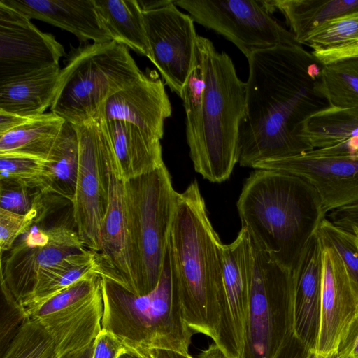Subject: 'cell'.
Instances as JSON below:
<instances>
[{
	"label": "cell",
	"mask_w": 358,
	"mask_h": 358,
	"mask_svg": "<svg viewBox=\"0 0 358 358\" xmlns=\"http://www.w3.org/2000/svg\"><path fill=\"white\" fill-rule=\"evenodd\" d=\"M247 59L238 162L253 168L312 150L300 130L308 117L329 106L319 87L324 66L300 45L257 50Z\"/></svg>",
	"instance_id": "obj_1"
},
{
	"label": "cell",
	"mask_w": 358,
	"mask_h": 358,
	"mask_svg": "<svg viewBox=\"0 0 358 358\" xmlns=\"http://www.w3.org/2000/svg\"><path fill=\"white\" fill-rule=\"evenodd\" d=\"M222 246L192 181L178 194L168 252L187 325L215 343L224 301Z\"/></svg>",
	"instance_id": "obj_2"
},
{
	"label": "cell",
	"mask_w": 358,
	"mask_h": 358,
	"mask_svg": "<svg viewBox=\"0 0 358 358\" xmlns=\"http://www.w3.org/2000/svg\"><path fill=\"white\" fill-rule=\"evenodd\" d=\"M237 209L255 243L292 273L327 217L319 194L288 172L257 169L246 179Z\"/></svg>",
	"instance_id": "obj_3"
},
{
	"label": "cell",
	"mask_w": 358,
	"mask_h": 358,
	"mask_svg": "<svg viewBox=\"0 0 358 358\" xmlns=\"http://www.w3.org/2000/svg\"><path fill=\"white\" fill-rule=\"evenodd\" d=\"M196 55L203 76L199 130L189 148L196 172L212 182H222L238 161L239 129L245 114V83L224 52L198 36Z\"/></svg>",
	"instance_id": "obj_4"
},
{
	"label": "cell",
	"mask_w": 358,
	"mask_h": 358,
	"mask_svg": "<svg viewBox=\"0 0 358 358\" xmlns=\"http://www.w3.org/2000/svg\"><path fill=\"white\" fill-rule=\"evenodd\" d=\"M101 292V329L115 335L131 353L139 358L157 350L189 354L194 334L184 319L168 248L158 284L151 292L136 295L103 277Z\"/></svg>",
	"instance_id": "obj_5"
},
{
	"label": "cell",
	"mask_w": 358,
	"mask_h": 358,
	"mask_svg": "<svg viewBox=\"0 0 358 358\" xmlns=\"http://www.w3.org/2000/svg\"><path fill=\"white\" fill-rule=\"evenodd\" d=\"M142 73L128 48L114 41L71 47L50 110L71 124L85 122Z\"/></svg>",
	"instance_id": "obj_6"
},
{
	"label": "cell",
	"mask_w": 358,
	"mask_h": 358,
	"mask_svg": "<svg viewBox=\"0 0 358 358\" xmlns=\"http://www.w3.org/2000/svg\"><path fill=\"white\" fill-rule=\"evenodd\" d=\"M123 185L138 295H145L158 284L179 193L164 164Z\"/></svg>",
	"instance_id": "obj_7"
},
{
	"label": "cell",
	"mask_w": 358,
	"mask_h": 358,
	"mask_svg": "<svg viewBox=\"0 0 358 358\" xmlns=\"http://www.w3.org/2000/svg\"><path fill=\"white\" fill-rule=\"evenodd\" d=\"M250 306L243 358H275L293 335L292 273L250 236Z\"/></svg>",
	"instance_id": "obj_8"
},
{
	"label": "cell",
	"mask_w": 358,
	"mask_h": 358,
	"mask_svg": "<svg viewBox=\"0 0 358 358\" xmlns=\"http://www.w3.org/2000/svg\"><path fill=\"white\" fill-rule=\"evenodd\" d=\"M78 139V169L71 201L76 232L85 248L100 250V228L106 213L114 155L105 121L99 115L73 124Z\"/></svg>",
	"instance_id": "obj_9"
},
{
	"label": "cell",
	"mask_w": 358,
	"mask_h": 358,
	"mask_svg": "<svg viewBox=\"0 0 358 358\" xmlns=\"http://www.w3.org/2000/svg\"><path fill=\"white\" fill-rule=\"evenodd\" d=\"M101 286L78 304L41 317H27L1 358H62L94 342L101 330Z\"/></svg>",
	"instance_id": "obj_10"
},
{
	"label": "cell",
	"mask_w": 358,
	"mask_h": 358,
	"mask_svg": "<svg viewBox=\"0 0 358 358\" xmlns=\"http://www.w3.org/2000/svg\"><path fill=\"white\" fill-rule=\"evenodd\" d=\"M194 22L224 36L248 58L257 50L299 45L272 17L273 0H179Z\"/></svg>",
	"instance_id": "obj_11"
},
{
	"label": "cell",
	"mask_w": 358,
	"mask_h": 358,
	"mask_svg": "<svg viewBox=\"0 0 358 358\" xmlns=\"http://www.w3.org/2000/svg\"><path fill=\"white\" fill-rule=\"evenodd\" d=\"M13 245L1 263V289L22 306L40 272L86 248L78 233L64 225L31 227Z\"/></svg>",
	"instance_id": "obj_12"
},
{
	"label": "cell",
	"mask_w": 358,
	"mask_h": 358,
	"mask_svg": "<svg viewBox=\"0 0 358 358\" xmlns=\"http://www.w3.org/2000/svg\"><path fill=\"white\" fill-rule=\"evenodd\" d=\"M143 11V10H142ZM151 62L165 85L180 96L196 60L194 20L173 1L162 8L143 11Z\"/></svg>",
	"instance_id": "obj_13"
},
{
	"label": "cell",
	"mask_w": 358,
	"mask_h": 358,
	"mask_svg": "<svg viewBox=\"0 0 358 358\" xmlns=\"http://www.w3.org/2000/svg\"><path fill=\"white\" fill-rule=\"evenodd\" d=\"M65 54L54 36L0 1V85L59 66Z\"/></svg>",
	"instance_id": "obj_14"
},
{
	"label": "cell",
	"mask_w": 358,
	"mask_h": 358,
	"mask_svg": "<svg viewBox=\"0 0 358 358\" xmlns=\"http://www.w3.org/2000/svg\"><path fill=\"white\" fill-rule=\"evenodd\" d=\"M224 301L215 343L227 358H243L250 306V236L242 227L236 238L223 244Z\"/></svg>",
	"instance_id": "obj_15"
},
{
	"label": "cell",
	"mask_w": 358,
	"mask_h": 358,
	"mask_svg": "<svg viewBox=\"0 0 358 358\" xmlns=\"http://www.w3.org/2000/svg\"><path fill=\"white\" fill-rule=\"evenodd\" d=\"M256 169H273L308 180L320 195L324 211L358 204V155H331L312 150L257 164Z\"/></svg>",
	"instance_id": "obj_16"
},
{
	"label": "cell",
	"mask_w": 358,
	"mask_h": 358,
	"mask_svg": "<svg viewBox=\"0 0 358 358\" xmlns=\"http://www.w3.org/2000/svg\"><path fill=\"white\" fill-rule=\"evenodd\" d=\"M322 244L321 319L314 352L334 358L342 338L358 315V296L336 251Z\"/></svg>",
	"instance_id": "obj_17"
},
{
	"label": "cell",
	"mask_w": 358,
	"mask_h": 358,
	"mask_svg": "<svg viewBox=\"0 0 358 358\" xmlns=\"http://www.w3.org/2000/svg\"><path fill=\"white\" fill-rule=\"evenodd\" d=\"M171 113L164 80L155 71L148 69L109 96L101 107L100 116L106 122L130 123L150 138L161 141L164 122Z\"/></svg>",
	"instance_id": "obj_18"
},
{
	"label": "cell",
	"mask_w": 358,
	"mask_h": 358,
	"mask_svg": "<svg viewBox=\"0 0 358 358\" xmlns=\"http://www.w3.org/2000/svg\"><path fill=\"white\" fill-rule=\"evenodd\" d=\"M96 253L101 276L138 295L123 181L113 171L110 178L108 206L100 228V250Z\"/></svg>",
	"instance_id": "obj_19"
},
{
	"label": "cell",
	"mask_w": 358,
	"mask_h": 358,
	"mask_svg": "<svg viewBox=\"0 0 358 358\" xmlns=\"http://www.w3.org/2000/svg\"><path fill=\"white\" fill-rule=\"evenodd\" d=\"M322 244L317 231L292 273V329L311 352L317 345L321 319Z\"/></svg>",
	"instance_id": "obj_20"
},
{
	"label": "cell",
	"mask_w": 358,
	"mask_h": 358,
	"mask_svg": "<svg viewBox=\"0 0 358 358\" xmlns=\"http://www.w3.org/2000/svg\"><path fill=\"white\" fill-rule=\"evenodd\" d=\"M29 20L43 21L75 35L81 42L112 41L103 27L94 0H0Z\"/></svg>",
	"instance_id": "obj_21"
},
{
	"label": "cell",
	"mask_w": 358,
	"mask_h": 358,
	"mask_svg": "<svg viewBox=\"0 0 358 358\" xmlns=\"http://www.w3.org/2000/svg\"><path fill=\"white\" fill-rule=\"evenodd\" d=\"M105 122L114 155L113 172L118 179L125 181L164 164L161 141L150 138L130 123Z\"/></svg>",
	"instance_id": "obj_22"
},
{
	"label": "cell",
	"mask_w": 358,
	"mask_h": 358,
	"mask_svg": "<svg viewBox=\"0 0 358 358\" xmlns=\"http://www.w3.org/2000/svg\"><path fill=\"white\" fill-rule=\"evenodd\" d=\"M60 73L56 66L0 85V110L26 117L44 114L55 98Z\"/></svg>",
	"instance_id": "obj_23"
},
{
	"label": "cell",
	"mask_w": 358,
	"mask_h": 358,
	"mask_svg": "<svg viewBox=\"0 0 358 358\" xmlns=\"http://www.w3.org/2000/svg\"><path fill=\"white\" fill-rule=\"evenodd\" d=\"M100 21L112 41L145 56L151 52L143 11L137 0H94Z\"/></svg>",
	"instance_id": "obj_24"
},
{
	"label": "cell",
	"mask_w": 358,
	"mask_h": 358,
	"mask_svg": "<svg viewBox=\"0 0 358 358\" xmlns=\"http://www.w3.org/2000/svg\"><path fill=\"white\" fill-rule=\"evenodd\" d=\"M299 45L328 21L358 10V0H273Z\"/></svg>",
	"instance_id": "obj_25"
},
{
	"label": "cell",
	"mask_w": 358,
	"mask_h": 358,
	"mask_svg": "<svg viewBox=\"0 0 358 358\" xmlns=\"http://www.w3.org/2000/svg\"><path fill=\"white\" fill-rule=\"evenodd\" d=\"M304 45L324 66L358 59V10L328 21Z\"/></svg>",
	"instance_id": "obj_26"
},
{
	"label": "cell",
	"mask_w": 358,
	"mask_h": 358,
	"mask_svg": "<svg viewBox=\"0 0 358 358\" xmlns=\"http://www.w3.org/2000/svg\"><path fill=\"white\" fill-rule=\"evenodd\" d=\"M101 275L97 253L85 248L69 255L57 264L43 269L23 309L38 305L91 274Z\"/></svg>",
	"instance_id": "obj_27"
},
{
	"label": "cell",
	"mask_w": 358,
	"mask_h": 358,
	"mask_svg": "<svg viewBox=\"0 0 358 358\" xmlns=\"http://www.w3.org/2000/svg\"><path fill=\"white\" fill-rule=\"evenodd\" d=\"M65 122L52 112L30 118L0 136V155L20 154L46 159Z\"/></svg>",
	"instance_id": "obj_28"
},
{
	"label": "cell",
	"mask_w": 358,
	"mask_h": 358,
	"mask_svg": "<svg viewBox=\"0 0 358 358\" xmlns=\"http://www.w3.org/2000/svg\"><path fill=\"white\" fill-rule=\"evenodd\" d=\"M302 140L312 150L331 147L358 136V107L328 106L308 117L302 124Z\"/></svg>",
	"instance_id": "obj_29"
},
{
	"label": "cell",
	"mask_w": 358,
	"mask_h": 358,
	"mask_svg": "<svg viewBox=\"0 0 358 358\" xmlns=\"http://www.w3.org/2000/svg\"><path fill=\"white\" fill-rule=\"evenodd\" d=\"M78 139L73 124L65 122L48 157L50 171L49 194L72 201L78 169Z\"/></svg>",
	"instance_id": "obj_30"
},
{
	"label": "cell",
	"mask_w": 358,
	"mask_h": 358,
	"mask_svg": "<svg viewBox=\"0 0 358 358\" xmlns=\"http://www.w3.org/2000/svg\"><path fill=\"white\" fill-rule=\"evenodd\" d=\"M319 87L329 106L358 107V59L323 66Z\"/></svg>",
	"instance_id": "obj_31"
},
{
	"label": "cell",
	"mask_w": 358,
	"mask_h": 358,
	"mask_svg": "<svg viewBox=\"0 0 358 358\" xmlns=\"http://www.w3.org/2000/svg\"><path fill=\"white\" fill-rule=\"evenodd\" d=\"M50 171L45 159L20 154L0 155V180L49 194Z\"/></svg>",
	"instance_id": "obj_32"
},
{
	"label": "cell",
	"mask_w": 358,
	"mask_h": 358,
	"mask_svg": "<svg viewBox=\"0 0 358 358\" xmlns=\"http://www.w3.org/2000/svg\"><path fill=\"white\" fill-rule=\"evenodd\" d=\"M101 285L100 275L85 276L47 301L24 308L25 317H41L73 306L93 295Z\"/></svg>",
	"instance_id": "obj_33"
},
{
	"label": "cell",
	"mask_w": 358,
	"mask_h": 358,
	"mask_svg": "<svg viewBox=\"0 0 358 358\" xmlns=\"http://www.w3.org/2000/svg\"><path fill=\"white\" fill-rule=\"evenodd\" d=\"M317 234L323 244L331 246L338 253L358 296V248L354 233L336 226L326 217Z\"/></svg>",
	"instance_id": "obj_34"
},
{
	"label": "cell",
	"mask_w": 358,
	"mask_h": 358,
	"mask_svg": "<svg viewBox=\"0 0 358 358\" xmlns=\"http://www.w3.org/2000/svg\"><path fill=\"white\" fill-rule=\"evenodd\" d=\"M204 81L200 62L196 55L194 67L180 95L186 115V138L190 148L196 141L202 108Z\"/></svg>",
	"instance_id": "obj_35"
},
{
	"label": "cell",
	"mask_w": 358,
	"mask_h": 358,
	"mask_svg": "<svg viewBox=\"0 0 358 358\" xmlns=\"http://www.w3.org/2000/svg\"><path fill=\"white\" fill-rule=\"evenodd\" d=\"M40 208L20 215L0 208L1 256L9 251L16 241L32 227Z\"/></svg>",
	"instance_id": "obj_36"
},
{
	"label": "cell",
	"mask_w": 358,
	"mask_h": 358,
	"mask_svg": "<svg viewBox=\"0 0 358 358\" xmlns=\"http://www.w3.org/2000/svg\"><path fill=\"white\" fill-rule=\"evenodd\" d=\"M30 189L19 184L1 181L0 208L20 215L41 208V195L33 196Z\"/></svg>",
	"instance_id": "obj_37"
},
{
	"label": "cell",
	"mask_w": 358,
	"mask_h": 358,
	"mask_svg": "<svg viewBox=\"0 0 358 358\" xmlns=\"http://www.w3.org/2000/svg\"><path fill=\"white\" fill-rule=\"evenodd\" d=\"M1 292L3 300L0 322V343L2 353L26 317L23 308L16 300L9 294Z\"/></svg>",
	"instance_id": "obj_38"
},
{
	"label": "cell",
	"mask_w": 358,
	"mask_h": 358,
	"mask_svg": "<svg viewBox=\"0 0 358 358\" xmlns=\"http://www.w3.org/2000/svg\"><path fill=\"white\" fill-rule=\"evenodd\" d=\"M131 353L115 335L102 329L94 341L92 358H119L124 353Z\"/></svg>",
	"instance_id": "obj_39"
},
{
	"label": "cell",
	"mask_w": 358,
	"mask_h": 358,
	"mask_svg": "<svg viewBox=\"0 0 358 358\" xmlns=\"http://www.w3.org/2000/svg\"><path fill=\"white\" fill-rule=\"evenodd\" d=\"M327 218L336 226L351 232L358 229V204L334 210L327 214Z\"/></svg>",
	"instance_id": "obj_40"
},
{
	"label": "cell",
	"mask_w": 358,
	"mask_h": 358,
	"mask_svg": "<svg viewBox=\"0 0 358 358\" xmlns=\"http://www.w3.org/2000/svg\"><path fill=\"white\" fill-rule=\"evenodd\" d=\"M339 358H358V315L352 320L338 350Z\"/></svg>",
	"instance_id": "obj_41"
},
{
	"label": "cell",
	"mask_w": 358,
	"mask_h": 358,
	"mask_svg": "<svg viewBox=\"0 0 358 358\" xmlns=\"http://www.w3.org/2000/svg\"><path fill=\"white\" fill-rule=\"evenodd\" d=\"M311 351L294 334L280 348L275 358H308Z\"/></svg>",
	"instance_id": "obj_42"
},
{
	"label": "cell",
	"mask_w": 358,
	"mask_h": 358,
	"mask_svg": "<svg viewBox=\"0 0 358 358\" xmlns=\"http://www.w3.org/2000/svg\"><path fill=\"white\" fill-rule=\"evenodd\" d=\"M315 150L324 154L358 155V136L351 138L331 147Z\"/></svg>",
	"instance_id": "obj_43"
},
{
	"label": "cell",
	"mask_w": 358,
	"mask_h": 358,
	"mask_svg": "<svg viewBox=\"0 0 358 358\" xmlns=\"http://www.w3.org/2000/svg\"><path fill=\"white\" fill-rule=\"evenodd\" d=\"M30 118L0 110V136L18 127Z\"/></svg>",
	"instance_id": "obj_44"
},
{
	"label": "cell",
	"mask_w": 358,
	"mask_h": 358,
	"mask_svg": "<svg viewBox=\"0 0 358 358\" xmlns=\"http://www.w3.org/2000/svg\"><path fill=\"white\" fill-rule=\"evenodd\" d=\"M141 358H194L190 354L184 355L180 352L157 350L150 351L142 356Z\"/></svg>",
	"instance_id": "obj_45"
},
{
	"label": "cell",
	"mask_w": 358,
	"mask_h": 358,
	"mask_svg": "<svg viewBox=\"0 0 358 358\" xmlns=\"http://www.w3.org/2000/svg\"><path fill=\"white\" fill-rule=\"evenodd\" d=\"M197 358H227L222 349L215 343H212L202 351Z\"/></svg>",
	"instance_id": "obj_46"
},
{
	"label": "cell",
	"mask_w": 358,
	"mask_h": 358,
	"mask_svg": "<svg viewBox=\"0 0 358 358\" xmlns=\"http://www.w3.org/2000/svg\"><path fill=\"white\" fill-rule=\"evenodd\" d=\"M94 350V342L80 350L72 352L62 358H92Z\"/></svg>",
	"instance_id": "obj_47"
},
{
	"label": "cell",
	"mask_w": 358,
	"mask_h": 358,
	"mask_svg": "<svg viewBox=\"0 0 358 358\" xmlns=\"http://www.w3.org/2000/svg\"><path fill=\"white\" fill-rule=\"evenodd\" d=\"M172 0L164 1H138V3L143 11L155 10L171 3Z\"/></svg>",
	"instance_id": "obj_48"
},
{
	"label": "cell",
	"mask_w": 358,
	"mask_h": 358,
	"mask_svg": "<svg viewBox=\"0 0 358 358\" xmlns=\"http://www.w3.org/2000/svg\"><path fill=\"white\" fill-rule=\"evenodd\" d=\"M119 358H139L133 353H124Z\"/></svg>",
	"instance_id": "obj_49"
},
{
	"label": "cell",
	"mask_w": 358,
	"mask_h": 358,
	"mask_svg": "<svg viewBox=\"0 0 358 358\" xmlns=\"http://www.w3.org/2000/svg\"><path fill=\"white\" fill-rule=\"evenodd\" d=\"M308 358H317V354L314 352H310Z\"/></svg>",
	"instance_id": "obj_50"
}]
</instances>
